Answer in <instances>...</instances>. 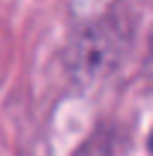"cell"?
<instances>
[{
	"label": "cell",
	"instance_id": "1",
	"mask_svg": "<svg viewBox=\"0 0 153 156\" xmlns=\"http://www.w3.org/2000/svg\"><path fill=\"white\" fill-rule=\"evenodd\" d=\"M147 150H150V156H153V129H150V135H147Z\"/></svg>",
	"mask_w": 153,
	"mask_h": 156
}]
</instances>
